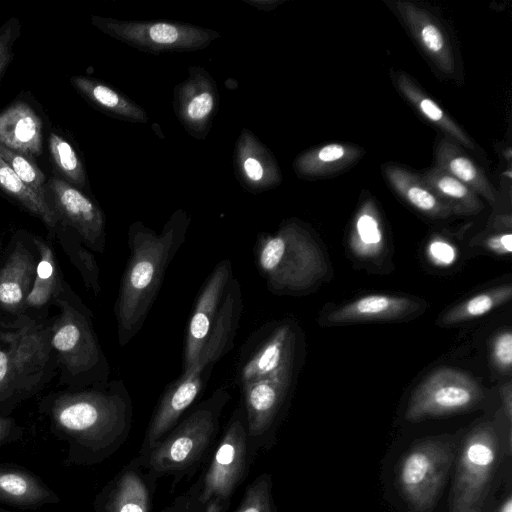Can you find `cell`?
I'll list each match as a JSON object with an SVG mask.
<instances>
[{"mask_svg":"<svg viewBox=\"0 0 512 512\" xmlns=\"http://www.w3.org/2000/svg\"><path fill=\"white\" fill-rule=\"evenodd\" d=\"M39 411L67 443L65 465L102 463L127 441L133 426V402L122 379L51 392L39 402Z\"/></svg>","mask_w":512,"mask_h":512,"instance_id":"1","label":"cell"},{"mask_svg":"<svg viewBox=\"0 0 512 512\" xmlns=\"http://www.w3.org/2000/svg\"><path fill=\"white\" fill-rule=\"evenodd\" d=\"M188 226V216L182 211L173 214L160 233L141 222L130 225L129 257L114 305L120 347L141 330L165 273L186 239Z\"/></svg>","mask_w":512,"mask_h":512,"instance_id":"2","label":"cell"},{"mask_svg":"<svg viewBox=\"0 0 512 512\" xmlns=\"http://www.w3.org/2000/svg\"><path fill=\"white\" fill-rule=\"evenodd\" d=\"M243 308L232 263L222 259L204 281L188 319L182 372L198 364L215 365L233 349Z\"/></svg>","mask_w":512,"mask_h":512,"instance_id":"3","label":"cell"},{"mask_svg":"<svg viewBox=\"0 0 512 512\" xmlns=\"http://www.w3.org/2000/svg\"><path fill=\"white\" fill-rule=\"evenodd\" d=\"M53 305L59 309L50 321L59 385L81 389L106 384L111 369L94 329L92 311L66 281Z\"/></svg>","mask_w":512,"mask_h":512,"instance_id":"4","label":"cell"},{"mask_svg":"<svg viewBox=\"0 0 512 512\" xmlns=\"http://www.w3.org/2000/svg\"><path fill=\"white\" fill-rule=\"evenodd\" d=\"M253 252L259 274L275 295H303L328 273L320 244L297 222L284 223L273 234H259Z\"/></svg>","mask_w":512,"mask_h":512,"instance_id":"5","label":"cell"},{"mask_svg":"<svg viewBox=\"0 0 512 512\" xmlns=\"http://www.w3.org/2000/svg\"><path fill=\"white\" fill-rule=\"evenodd\" d=\"M230 399L226 387L217 388L145 454L137 455L142 467L157 480L163 476L179 478L194 471L212 448L222 412Z\"/></svg>","mask_w":512,"mask_h":512,"instance_id":"6","label":"cell"},{"mask_svg":"<svg viewBox=\"0 0 512 512\" xmlns=\"http://www.w3.org/2000/svg\"><path fill=\"white\" fill-rule=\"evenodd\" d=\"M459 444L451 435L422 439L413 444L397 465L396 484L409 512H433Z\"/></svg>","mask_w":512,"mask_h":512,"instance_id":"7","label":"cell"},{"mask_svg":"<svg viewBox=\"0 0 512 512\" xmlns=\"http://www.w3.org/2000/svg\"><path fill=\"white\" fill-rule=\"evenodd\" d=\"M0 334L8 346L14 404H17L41 390L57 370L50 321L21 314L11 322H1Z\"/></svg>","mask_w":512,"mask_h":512,"instance_id":"8","label":"cell"},{"mask_svg":"<svg viewBox=\"0 0 512 512\" xmlns=\"http://www.w3.org/2000/svg\"><path fill=\"white\" fill-rule=\"evenodd\" d=\"M252 461L245 413L240 404L231 414L206 470L190 487L206 512H227Z\"/></svg>","mask_w":512,"mask_h":512,"instance_id":"9","label":"cell"},{"mask_svg":"<svg viewBox=\"0 0 512 512\" xmlns=\"http://www.w3.org/2000/svg\"><path fill=\"white\" fill-rule=\"evenodd\" d=\"M502 435L491 422L474 426L458 446L450 512H466L482 504L503 454Z\"/></svg>","mask_w":512,"mask_h":512,"instance_id":"10","label":"cell"},{"mask_svg":"<svg viewBox=\"0 0 512 512\" xmlns=\"http://www.w3.org/2000/svg\"><path fill=\"white\" fill-rule=\"evenodd\" d=\"M300 351V333L288 319L272 321L254 330L239 353V387L270 379L294 378Z\"/></svg>","mask_w":512,"mask_h":512,"instance_id":"11","label":"cell"},{"mask_svg":"<svg viewBox=\"0 0 512 512\" xmlns=\"http://www.w3.org/2000/svg\"><path fill=\"white\" fill-rule=\"evenodd\" d=\"M91 23L109 36L151 53L203 49L219 36L209 29L168 21H121L93 15Z\"/></svg>","mask_w":512,"mask_h":512,"instance_id":"12","label":"cell"},{"mask_svg":"<svg viewBox=\"0 0 512 512\" xmlns=\"http://www.w3.org/2000/svg\"><path fill=\"white\" fill-rule=\"evenodd\" d=\"M482 398V388L469 374L455 368H439L416 387L405 411V419L419 422L464 412Z\"/></svg>","mask_w":512,"mask_h":512,"instance_id":"13","label":"cell"},{"mask_svg":"<svg viewBox=\"0 0 512 512\" xmlns=\"http://www.w3.org/2000/svg\"><path fill=\"white\" fill-rule=\"evenodd\" d=\"M294 378L264 380L240 387L252 458L270 449L291 394Z\"/></svg>","mask_w":512,"mask_h":512,"instance_id":"14","label":"cell"},{"mask_svg":"<svg viewBox=\"0 0 512 512\" xmlns=\"http://www.w3.org/2000/svg\"><path fill=\"white\" fill-rule=\"evenodd\" d=\"M214 364H198L170 382L159 398L148 422L138 455L145 454L171 430L194 404L212 375Z\"/></svg>","mask_w":512,"mask_h":512,"instance_id":"15","label":"cell"},{"mask_svg":"<svg viewBox=\"0 0 512 512\" xmlns=\"http://www.w3.org/2000/svg\"><path fill=\"white\" fill-rule=\"evenodd\" d=\"M47 191L60 221L74 230L91 251L103 253L106 245L105 215L99 205L61 177L51 176Z\"/></svg>","mask_w":512,"mask_h":512,"instance_id":"16","label":"cell"},{"mask_svg":"<svg viewBox=\"0 0 512 512\" xmlns=\"http://www.w3.org/2000/svg\"><path fill=\"white\" fill-rule=\"evenodd\" d=\"M156 482L136 456L97 494L94 512H151Z\"/></svg>","mask_w":512,"mask_h":512,"instance_id":"17","label":"cell"},{"mask_svg":"<svg viewBox=\"0 0 512 512\" xmlns=\"http://www.w3.org/2000/svg\"><path fill=\"white\" fill-rule=\"evenodd\" d=\"M38 262V251L24 238L13 239L0 262V308L12 315L24 313Z\"/></svg>","mask_w":512,"mask_h":512,"instance_id":"18","label":"cell"},{"mask_svg":"<svg viewBox=\"0 0 512 512\" xmlns=\"http://www.w3.org/2000/svg\"><path fill=\"white\" fill-rule=\"evenodd\" d=\"M394 6L417 43L435 66L444 74L455 73L456 61L453 47L437 19L426 9L410 1H397Z\"/></svg>","mask_w":512,"mask_h":512,"instance_id":"19","label":"cell"},{"mask_svg":"<svg viewBox=\"0 0 512 512\" xmlns=\"http://www.w3.org/2000/svg\"><path fill=\"white\" fill-rule=\"evenodd\" d=\"M0 144L31 159L43 152V121L26 101L16 100L0 111Z\"/></svg>","mask_w":512,"mask_h":512,"instance_id":"20","label":"cell"},{"mask_svg":"<svg viewBox=\"0 0 512 512\" xmlns=\"http://www.w3.org/2000/svg\"><path fill=\"white\" fill-rule=\"evenodd\" d=\"M420 304L414 299L388 294H368L355 299L326 315L328 325L396 320L415 313Z\"/></svg>","mask_w":512,"mask_h":512,"instance_id":"21","label":"cell"},{"mask_svg":"<svg viewBox=\"0 0 512 512\" xmlns=\"http://www.w3.org/2000/svg\"><path fill=\"white\" fill-rule=\"evenodd\" d=\"M0 502L20 509H38L60 502V497L33 472L0 464Z\"/></svg>","mask_w":512,"mask_h":512,"instance_id":"22","label":"cell"},{"mask_svg":"<svg viewBox=\"0 0 512 512\" xmlns=\"http://www.w3.org/2000/svg\"><path fill=\"white\" fill-rule=\"evenodd\" d=\"M193 81L181 85L176 113L184 127L194 135L204 133L213 118L218 98L215 86L206 73H195Z\"/></svg>","mask_w":512,"mask_h":512,"instance_id":"23","label":"cell"},{"mask_svg":"<svg viewBox=\"0 0 512 512\" xmlns=\"http://www.w3.org/2000/svg\"><path fill=\"white\" fill-rule=\"evenodd\" d=\"M435 156L437 167L458 179L490 204L497 201L494 187L483 170L451 138L443 136L439 140Z\"/></svg>","mask_w":512,"mask_h":512,"instance_id":"24","label":"cell"},{"mask_svg":"<svg viewBox=\"0 0 512 512\" xmlns=\"http://www.w3.org/2000/svg\"><path fill=\"white\" fill-rule=\"evenodd\" d=\"M384 173L395 192L419 212L440 219L453 214L450 207L435 195L421 175L397 165L385 166Z\"/></svg>","mask_w":512,"mask_h":512,"instance_id":"25","label":"cell"},{"mask_svg":"<svg viewBox=\"0 0 512 512\" xmlns=\"http://www.w3.org/2000/svg\"><path fill=\"white\" fill-rule=\"evenodd\" d=\"M32 240L38 251V262L23 314L29 310H44L53 305L65 281L61 276L51 243L36 236H32Z\"/></svg>","mask_w":512,"mask_h":512,"instance_id":"26","label":"cell"},{"mask_svg":"<svg viewBox=\"0 0 512 512\" xmlns=\"http://www.w3.org/2000/svg\"><path fill=\"white\" fill-rule=\"evenodd\" d=\"M70 83L93 106L114 118L141 123L148 120L147 114L139 105L98 79L72 76Z\"/></svg>","mask_w":512,"mask_h":512,"instance_id":"27","label":"cell"},{"mask_svg":"<svg viewBox=\"0 0 512 512\" xmlns=\"http://www.w3.org/2000/svg\"><path fill=\"white\" fill-rule=\"evenodd\" d=\"M396 84L402 95L430 122L441 129L445 136L469 149L475 145L471 138L455 123L441 107L411 79L406 73L396 74Z\"/></svg>","mask_w":512,"mask_h":512,"instance_id":"28","label":"cell"},{"mask_svg":"<svg viewBox=\"0 0 512 512\" xmlns=\"http://www.w3.org/2000/svg\"><path fill=\"white\" fill-rule=\"evenodd\" d=\"M384 246L385 237L381 217L374 202L367 200L354 218L349 247L356 257L373 260L383 253Z\"/></svg>","mask_w":512,"mask_h":512,"instance_id":"29","label":"cell"},{"mask_svg":"<svg viewBox=\"0 0 512 512\" xmlns=\"http://www.w3.org/2000/svg\"><path fill=\"white\" fill-rule=\"evenodd\" d=\"M0 190L18 202L30 214L39 218L46 226L49 237L60 222L49 198H45L27 186L0 158Z\"/></svg>","mask_w":512,"mask_h":512,"instance_id":"30","label":"cell"},{"mask_svg":"<svg viewBox=\"0 0 512 512\" xmlns=\"http://www.w3.org/2000/svg\"><path fill=\"white\" fill-rule=\"evenodd\" d=\"M359 148L342 143H330L300 155L295 170L304 177H321L342 170L357 161Z\"/></svg>","mask_w":512,"mask_h":512,"instance_id":"31","label":"cell"},{"mask_svg":"<svg viewBox=\"0 0 512 512\" xmlns=\"http://www.w3.org/2000/svg\"><path fill=\"white\" fill-rule=\"evenodd\" d=\"M422 178L453 214L473 215L483 210L484 204L479 196L441 168L435 166L429 169Z\"/></svg>","mask_w":512,"mask_h":512,"instance_id":"32","label":"cell"},{"mask_svg":"<svg viewBox=\"0 0 512 512\" xmlns=\"http://www.w3.org/2000/svg\"><path fill=\"white\" fill-rule=\"evenodd\" d=\"M54 238L59 241L70 261L79 271L86 288L94 295H99L101 292L100 269L92 251L74 230L61 221L55 229Z\"/></svg>","mask_w":512,"mask_h":512,"instance_id":"33","label":"cell"},{"mask_svg":"<svg viewBox=\"0 0 512 512\" xmlns=\"http://www.w3.org/2000/svg\"><path fill=\"white\" fill-rule=\"evenodd\" d=\"M511 296V285H502L483 291L447 311L442 316L440 323L441 325L449 326L482 317L508 302Z\"/></svg>","mask_w":512,"mask_h":512,"instance_id":"34","label":"cell"},{"mask_svg":"<svg viewBox=\"0 0 512 512\" xmlns=\"http://www.w3.org/2000/svg\"><path fill=\"white\" fill-rule=\"evenodd\" d=\"M49 151L52 162L63 179L80 190L87 186V174L73 145L61 134L51 131Z\"/></svg>","mask_w":512,"mask_h":512,"instance_id":"35","label":"cell"},{"mask_svg":"<svg viewBox=\"0 0 512 512\" xmlns=\"http://www.w3.org/2000/svg\"><path fill=\"white\" fill-rule=\"evenodd\" d=\"M0 158L32 190L49 198L47 178L35 160L0 144Z\"/></svg>","mask_w":512,"mask_h":512,"instance_id":"36","label":"cell"},{"mask_svg":"<svg viewBox=\"0 0 512 512\" xmlns=\"http://www.w3.org/2000/svg\"><path fill=\"white\" fill-rule=\"evenodd\" d=\"M272 487L271 475L260 474L247 486L234 512H277Z\"/></svg>","mask_w":512,"mask_h":512,"instance_id":"37","label":"cell"},{"mask_svg":"<svg viewBox=\"0 0 512 512\" xmlns=\"http://www.w3.org/2000/svg\"><path fill=\"white\" fill-rule=\"evenodd\" d=\"M252 148V145H250ZM239 160L243 174L248 182L254 184H274L279 179L277 171L268 170V168L276 169L274 164L268 165L266 157L256 152V148H252L251 152H247L242 147L239 152Z\"/></svg>","mask_w":512,"mask_h":512,"instance_id":"38","label":"cell"},{"mask_svg":"<svg viewBox=\"0 0 512 512\" xmlns=\"http://www.w3.org/2000/svg\"><path fill=\"white\" fill-rule=\"evenodd\" d=\"M21 34V23L13 16L0 26V87L14 57V45Z\"/></svg>","mask_w":512,"mask_h":512,"instance_id":"39","label":"cell"},{"mask_svg":"<svg viewBox=\"0 0 512 512\" xmlns=\"http://www.w3.org/2000/svg\"><path fill=\"white\" fill-rule=\"evenodd\" d=\"M14 404V390L12 374L9 365L8 346L0 334V410L12 407Z\"/></svg>","mask_w":512,"mask_h":512,"instance_id":"40","label":"cell"},{"mask_svg":"<svg viewBox=\"0 0 512 512\" xmlns=\"http://www.w3.org/2000/svg\"><path fill=\"white\" fill-rule=\"evenodd\" d=\"M492 359L496 367L505 373L511 371L512 366V333L502 331L492 341Z\"/></svg>","mask_w":512,"mask_h":512,"instance_id":"41","label":"cell"},{"mask_svg":"<svg viewBox=\"0 0 512 512\" xmlns=\"http://www.w3.org/2000/svg\"><path fill=\"white\" fill-rule=\"evenodd\" d=\"M429 260L438 267H448L457 259V250L453 244L441 237L433 238L427 246Z\"/></svg>","mask_w":512,"mask_h":512,"instance_id":"42","label":"cell"},{"mask_svg":"<svg viewBox=\"0 0 512 512\" xmlns=\"http://www.w3.org/2000/svg\"><path fill=\"white\" fill-rule=\"evenodd\" d=\"M160 512H206L201 502L193 491L188 489L186 492L177 496L169 505Z\"/></svg>","mask_w":512,"mask_h":512,"instance_id":"43","label":"cell"},{"mask_svg":"<svg viewBox=\"0 0 512 512\" xmlns=\"http://www.w3.org/2000/svg\"><path fill=\"white\" fill-rule=\"evenodd\" d=\"M23 429L10 417L0 413V447L19 440Z\"/></svg>","mask_w":512,"mask_h":512,"instance_id":"44","label":"cell"},{"mask_svg":"<svg viewBox=\"0 0 512 512\" xmlns=\"http://www.w3.org/2000/svg\"><path fill=\"white\" fill-rule=\"evenodd\" d=\"M484 246L490 252L497 255H510L512 251V234L507 232L489 236L484 241Z\"/></svg>","mask_w":512,"mask_h":512,"instance_id":"45","label":"cell"},{"mask_svg":"<svg viewBox=\"0 0 512 512\" xmlns=\"http://www.w3.org/2000/svg\"><path fill=\"white\" fill-rule=\"evenodd\" d=\"M502 401L504 407V413L506 415L507 421L510 425L512 418V393H511V384L508 383L502 388Z\"/></svg>","mask_w":512,"mask_h":512,"instance_id":"46","label":"cell"},{"mask_svg":"<svg viewBox=\"0 0 512 512\" xmlns=\"http://www.w3.org/2000/svg\"><path fill=\"white\" fill-rule=\"evenodd\" d=\"M495 512H512V494L510 489L502 498Z\"/></svg>","mask_w":512,"mask_h":512,"instance_id":"47","label":"cell"},{"mask_svg":"<svg viewBox=\"0 0 512 512\" xmlns=\"http://www.w3.org/2000/svg\"><path fill=\"white\" fill-rule=\"evenodd\" d=\"M466 512H483L481 507H474Z\"/></svg>","mask_w":512,"mask_h":512,"instance_id":"48","label":"cell"},{"mask_svg":"<svg viewBox=\"0 0 512 512\" xmlns=\"http://www.w3.org/2000/svg\"><path fill=\"white\" fill-rule=\"evenodd\" d=\"M0 512H5V511L0 510Z\"/></svg>","mask_w":512,"mask_h":512,"instance_id":"49","label":"cell"}]
</instances>
